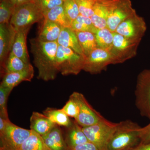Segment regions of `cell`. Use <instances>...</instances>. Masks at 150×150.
Listing matches in <instances>:
<instances>
[{
	"instance_id": "obj_1",
	"label": "cell",
	"mask_w": 150,
	"mask_h": 150,
	"mask_svg": "<svg viewBox=\"0 0 150 150\" xmlns=\"http://www.w3.org/2000/svg\"><path fill=\"white\" fill-rule=\"evenodd\" d=\"M30 43L33 62L38 71V79L45 81L54 80L59 73L56 64L57 41L44 42L35 38L30 39Z\"/></svg>"
},
{
	"instance_id": "obj_2",
	"label": "cell",
	"mask_w": 150,
	"mask_h": 150,
	"mask_svg": "<svg viewBox=\"0 0 150 150\" xmlns=\"http://www.w3.org/2000/svg\"><path fill=\"white\" fill-rule=\"evenodd\" d=\"M142 127L130 120L117 123L115 132L108 144L107 150H126L136 147L141 144Z\"/></svg>"
},
{
	"instance_id": "obj_3",
	"label": "cell",
	"mask_w": 150,
	"mask_h": 150,
	"mask_svg": "<svg viewBox=\"0 0 150 150\" xmlns=\"http://www.w3.org/2000/svg\"><path fill=\"white\" fill-rule=\"evenodd\" d=\"M85 59L71 48L59 45L56 56L57 70L64 76L78 75L83 70Z\"/></svg>"
},
{
	"instance_id": "obj_4",
	"label": "cell",
	"mask_w": 150,
	"mask_h": 150,
	"mask_svg": "<svg viewBox=\"0 0 150 150\" xmlns=\"http://www.w3.org/2000/svg\"><path fill=\"white\" fill-rule=\"evenodd\" d=\"M44 18L43 12L36 3H27L16 8L10 23L17 30L31 27Z\"/></svg>"
},
{
	"instance_id": "obj_5",
	"label": "cell",
	"mask_w": 150,
	"mask_h": 150,
	"mask_svg": "<svg viewBox=\"0 0 150 150\" xmlns=\"http://www.w3.org/2000/svg\"><path fill=\"white\" fill-rule=\"evenodd\" d=\"M117 126V123H112L105 118L96 124L82 128L88 142L99 150H107L108 142Z\"/></svg>"
},
{
	"instance_id": "obj_6",
	"label": "cell",
	"mask_w": 150,
	"mask_h": 150,
	"mask_svg": "<svg viewBox=\"0 0 150 150\" xmlns=\"http://www.w3.org/2000/svg\"><path fill=\"white\" fill-rule=\"evenodd\" d=\"M134 94L135 105L140 114L150 119V68L138 75Z\"/></svg>"
},
{
	"instance_id": "obj_7",
	"label": "cell",
	"mask_w": 150,
	"mask_h": 150,
	"mask_svg": "<svg viewBox=\"0 0 150 150\" xmlns=\"http://www.w3.org/2000/svg\"><path fill=\"white\" fill-rule=\"evenodd\" d=\"M31 133L30 129H23L8 121L0 132L1 146L7 150H19Z\"/></svg>"
},
{
	"instance_id": "obj_8",
	"label": "cell",
	"mask_w": 150,
	"mask_h": 150,
	"mask_svg": "<svg viewBox=\"0 0 150 150\" xmlns=\"http://www.w3.org/2000/svg\"><path fill=\"white\" fill-rule=\"evenodd\" d=\"M118 64L110 50L97 48L86 57L83 70L96 74L106 69L109 65Z\"/></svg>"
},
{
	"instance_id": "obj_9",
	"label": "cell",
	"mask_w": 150,
	"mask_h": 150,
	"mask_svg": "<svg viewBox=\"0 0 150 150\" xmlns=\"http://www.w3.org/2000/svg\"><path fill=\"white\" fill-rule=\"evenodd\" d=\"M136 13L130 0H109L106 28L115 32L122 22Z\"/></svg>"
},
{
	"instance_id": "obj_10",
	"label": "cell",
	"mask_w": 150,
	"mask_h": 150,
	"mask_svg": "<svg viewBox=\"0 0 150 150\" xmlns=\"http://www.w3.org/2000/svg\"><path fill=\"white\" fill-rule=\"evenodd\" d=\"M71 96L76 101L79 107V114L75 121L82 127L92 126L105 119L92 107L83 94L74 92Z\"/></svg>"
},
{
	"instance_id": "obj_11",
	"label": "cell",
	"mask_w": 150,
	"mask_h": 150,
	"mask_svg": "<svg viewBox=\"0 0 150 150\" xmlns=\"http://www.w3.org/2000/svg\"><path fill=\"white\" fill-rule=\"evenodd\" d=\"M140 41L128 39L121 34L113 32V42L110 51L121 64L136 56Z\"/></svg>"
},
{
	"instance_id": "obj_12",
	"label": "cell",
	"mask_w": 150,
	"mask_h": 150,
	"mask_svg": "<svg viewBox=\"0 0 150 150\" xmlns=\"http://www.w3.org/2000/svg\"><path fill=\"white\" fill-rule=\"evenodd\" d=\"M146 30L145 20L136 13L122 22L115 32L128 39L141 42Z\"/></svg>"
},
{
	"instance_id": "obj_13",
	"label": "cell",
	"mask_w": 150,
	"mask_h": 150,
	"mask_svg": "<svg viewBox=\"0 0 150 150\" xmlns=\"http://www.w3.org/2000/svg\"><path fill=\"white\" fill-rule=\"evenodd\" d=\"M16 30L10 24H0V62L4 72L12 48Z\"/></svg>"
},
{
	"instance_id": "obj_14",
	"label": "cell",
	"mask_w": 150,
	"mask_h": 150,
	"mask_svg": "<svg viewBox=\"0 0 150 150\" xmlns=\"http://www.w3.org/2000/svg\"><path fill=\"white\" fill-rule=\"evenodd\" d=\"M30 27L16 30L11 52L26 64H30L27 48V37Z\"/></svg>"
},
{
	"instance_id": "obj_15",
	"label": "cell",
	"mask_w": 150,
	"mask_h": 150,
	"mask_svg": "<svg viewBox=\"0 0 150 150\" xmlns=\"http://www.w3.org/2000/svg\"><path fill=\"white\" fill-rule=\"evenodd\" d=\"M34 71L32 65L19 71L6 73L4 75L1 85L13 89L23 81H30L34 76Z\"/></svg>"
},
{
	"instance_id": "obj_16",
	"label": "cell",
	"mask_w": 150,
	"mask_h": 150,
	"mask_svg": "<svg viewBox=\"0 0 150 150\" xmlns=\"http://www.w3.org/2000/svg\"><path fill=\"white\" fill-rule=\"evenodd\" d=\"M39 23L38 35L36 38L44 42H57L62 27L45 18Z\"/></svg>"
},
{
	"instance_id": "obj_17",
	"label": "cell",
	"mask_w": 150,
	"mask_h": 150,
	"mask_svg": "<svg viewBox=\"0 0 150 150\" xmlns=\"http://www.w3.org/2000/svg\"><path fill=\"white\" fill-rule=\"evenodd\" d=\"M65 128V131L63 133L65 142L69 149L88 142L82 127L75 120L69 127Z\"/></svg>"
},
{
	"instance_id": "obj_18",
	"label": "cell",
	"mask_w": 150,
	"mask_h": 150,
	"mask_svg": "<svg viewBox=\"0 0 150 150\" xmlns=\"http://www.w3.org/2000/svg\"><path fill=\"white\" fill-rule=\"evenodd\" d=\"M57 43L59 46L71 48L85 58L79 43L76 33L71 28H62Z\"/></svg>"
},
{
	"instance_id": "obj_19",
	"label": "cell",
	"mask_w": 150,
	"mask_h": 150,
	"mask_svg": "<svg viewBox=\"0 0 150 150\" xmlns=\"http://www.w3.org/2000/svg\"><path fill=\"white\" fill-rule=\"evenodd\" d=\"M56 125L43 113L35 111L32 112L30 118V130L41 137L49 133Z\"/></svg>"
},
{
	"instance_id": "obj_20",
	"label": "cell",
	"mask_w": 150,
	"mask_h": 150,
	"mask_svg": "<svg viewBox=\"0 0 150 150\" xmlns=\"http://www.w3.org/2000/svg\"><path fill=\"white\" fill-rule=\"evenodd\" d=\"M109 0H97L94 7L93 13L91 18L93 23L97 29L106 28Z\"/></svg>"
},
{
	"instance_id": "obj_21",
	"label": "cell",
	"mask_w": 150,
	"mask_h": 150,
	"mask_svg": "<svg viewBox=\"0 0 150 150\" xmlns=\"http://www.w3.org/2000/svg\"><path fill=\"white\" fill-rule=\"evenodd\" d=\"M59 126L56 125L49 133L42 136V138L51 150H69L63 131Z\"/></svg>"
},
{
	"instance_id": "obj_22",
	"label": "cell",
	"mask_w": 150,
	"mask_h": 150,
	"mask_svg": "<svg viewBox=\"0 0 150 150\" xmlns=\"http://www.w3.org/2000/svg\"><path fill=\"white\" fill-rule=\"evenodd\" d=\"M43 113L58 126L68 128L72 124L73 121L62 109L48 107L43 111Z\"/></svg>"
},
{
	"instance_id": "obj_23",
	"label": "cell",
	"mask_w": 150,
	"mask_h": 150,
	"mask_svg": "<svg viewBox=\"0 0 150 150\" xmlns=\"http://www.w3.org/2000/svg\"><path fill=\"white\" fill-rule=\"evenodd\" d=\"M76 32L86 58L92 51L98 48L94 34L87 31Z\"/></svg>"
},
{
	"instance_id": "obj_24",
	"label": "cell",
	"mask_w": 150,
	"mask_h": 150,
	"mask_svg": "<svg viewBox=\"0 0 150 150\" xmlns=\"http://www.w3.org/2000/svg\"><path fill=\"white\" fill-rule=\"evenodd\" d=\"M44 18L57 23L62 28H71V23L65 14L63 5L43 13Z\"/></svg>"
},
{
	"instance_id": "obj_25",
	"label": "cell",
	"mask_w": 150,
	"mask_h": 150,
	"mask_svg": "<svg viewBox=\"0 0 150 150\" xmlns=\"http://www.w3.org/2000/svg\"><path fill=\"white\" fill-rule=\"evenodd\" d=\"M19 150H51L39 134L32 131L31 135L22 145Z\"/></svg>"
},
{
	"instance_id": "obj_26",
	"label": "cell",
	"mask_w": 150,
	"mask_h": 150,
	"mask_svg": "<svg viewBox=\"0 0 150 150\" xmlns=\"http://www.w3.org/2000/svg\"><path fill=\"white\" fill-rule=\"evenodd\" d=\"M94 34L98 48L110 50L112 46L113 32L107 28L98 29Z\"/></svg>"
},
{
	"instance_id": "obj_27",
	"label": "cell",
	"mask_w": 150,
	"mask_h": 150,
	"mask_svg": "<svg viewBox=\"0 0 150 150\" xmlns=\"http://www.w3.org/2000/svg\"><path fill=\"white\" fill-rule=\"evenodd\" d=\"M71 28L75 32L87 31L93 33L98 29L94 25L91 18L80 14L71 23Z\"/></svg>"
},
{
	"instance_id": "obj_28",
	"label": "cell",
	"mask_w": 150,
	"mask_h": 150,
	"mask_svg": "<svg viewBox=\"0 0 150 150\" xmlns=\"http://www.w3.org/2000/svg\"><path fill=\"white\" fill-rule=\"evenodd\" d=\"M30 64H26L21 59L11 52L6 63L4 69V75L6 73L19 71L27 69L31 65Z\"/></svg>"
},
{
	"instance_id": "obj_29",
	"label": "cell",
	"mask_w": 150,
	"mask_h": 150,
	"mask_svg": "<svg viewBox=\"0 0 150 150\" xmlns=\"http://www.w3.org/2000/svg\"><path fill=\"white\" fill-rule=\"evenodd\" d=\"M15 7L9 0H1L0 4V24H9Z\"/></svg>"
},
{
	"instance_id": "obj_30",
	"label": "cell",
	"mask_w": 150,
	"mask_h": 150,
	"mask_svg": "<svg viewBox=\"0 0 150 150\" xmlns=\"http://www.w3.org/2000/svg\"><path fill=\"white\" fill-rule=\"evenodd\" d=\"M63 7L66 16L71 24L80 15L77 4L75 0H64Z\"/></svg>"
},
{
	"instance_id": "obj_31",
	"label": "cell",
	"mask_w": 150,
	"mask_h": 150,
	"mask_svg": "<svg viewBox=\"0 0 150 150\" xmlns=\"http://www.w3.org/2000/svg\"><path fill=\"white\" fill-rule=\"evenodd\" d=\"M13 89L0 86V116L9 118L7 101L9 96Z\"/></svg>"
},
{
	"instance_id": "obj_32",
	"label": "cell",
	"mask_w": 150,
	"mask_h": 150,
	"mask_svg": "<svg viewBox=\"0 0 150 150\" xmlns=\"http://www.w3.org/2000/svg\"><path fill=\"white\" fill-rule=\"evenodd\" d=\"M97 0H75L79 11L80 14L91 18L93 13L94 7Z\"/></svg>"
},
{
	"instance_id": "obj_33",
	"label": "cell",
	"mask_w": 150,
	"mask_h": 150,
	"mask_svg": "<svg viewBox=\"0 0 150 150\" xmlns=\"http://www.w3.org/2000/svg\"><path fill=\"white\" fill-rule=\"evenodd\" d=\"M68 116L75 119L77 117L79 112V107L77 103L72 96L62 108Z\"/></svg>"
},
{
	"instance_id": "obj_34",
	"label": "cell",
	"mask_w": 150,
	"mask_h": 150,
	"mask_svg": "<svg viewBox=\"0 0 150 150\" xmlns=\"http://www.w3.org/2000/svg\"><path fill=\"white\" fill-rule=\"evenodd\" d=\"M64 0H36L35 3L43 13L59 6L63 5Z\"/></svg>"
},
{
	"instance_id": "obj_35",
	"label": "cell",
	"mask_w": 150,
	"mask_h": 150,
	"mask_svg": "<svg viewBox=\"0 0 150 150\" xmlns=\"http://www.w3.org/2000/svg\"><path fill=\"white\" fill-rule=\"evenodd\" d=\"M141 144L150 143V123L145 127H142L140 133Z\"/></svg>"
},
{
	"instance_id": "obj_36",
	"label": "cell",
	"mask_w": 150,
	"mask_h": 150,
	"mask_svg": "<svg viewBox=\"0 0 150 150\" xmlns=\"http://www.w3.org/2000/svg\"><path fill=\"white\" fill-rule=\"evenodd\" d=\"M69 150H99L96 146L91 142H88L70 148Z\"/></svg>"
},
{
	"instance_id": "obj_37",
	"label": "cell",
	"mask_w": 150,
	"mask_h": 150,
	"mask_svg": "<svg viewBox=\"0 0 150 150\" xmlns=\"http://www.w3.org/2000/svg\"><path fill=\"white\" fill-rule=\"evenodd\" d=\"M9 1L16 8L18 6L27 4V3H35L36 0H9Z\"/></svg>"
},
{
	"instance_id": "obj_38",
	"label": "cell",
	"mask_w": 150,
	"mask_h": 150,
	"mask_svg": "<svg viewBox=\"0 0 150 150\" xmlns=\"http://www.w3.org/2000/svg\"><path fill=\"white\" fill-rule=\"evenodd\" d=\"M131 150H150V143L147 144H140Z\"/></svg>"
},
{
	"instance_id": "obj_39",
	"label": "cell",
	"mask_w": 150,
	"mask_h": 150,
	"mask_svg": "<svg viewBox=\"0 0 150 150\" xmlns=\"http://www.w3.org/2000/svg\"><path fill=\"white\" fill-rule=\"evenodd\" d=\"M0 150H7L6 149H5V148L1 146V147H0Z\"/></svg>"
},
{
	"instance_id": "obj_40",
	"label": "cell",
	"mask_w": 150,
	"mask_h": 150,
	"mask_svg": "<svg viewBox=\"0 0 150 150\" xmlns=\"http://www.w3.org/2000/svg\"><path fill=\"white\" fill-rule=\"evenodd\" d=\"M131 149H129V150H131Z\"/></svg>"
}]
</instances>
